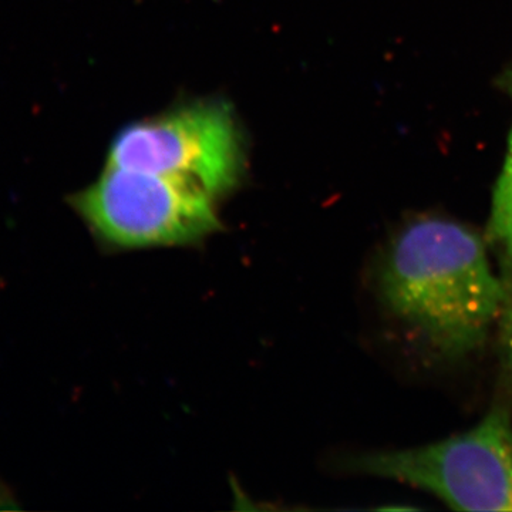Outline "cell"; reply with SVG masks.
<instances>
[{"label":"cell","instance_id":"1","mask_svg":"<svg viewBox=\"0 0 512 512\" xmlns=\"http://www.w3.org/2000/svg\"><path fill=\"white\" fill-rule=\"evenodd\" d=\"M377 288L387 311L447 359L483 345L507 295L480 235L440 217L417 218L400 229L380 265Z\"/></svg>","mask_w":512,"mask_h":512},{"label":"cell","instance_id":"2","mask_svg":"<svg viewBox=\"0 0 512 512\" xmlns=\"http://www.w3.org/2000/svg\"><path fill=\"white\" fill-rule=\"evenodd\" d=\"M349 467L412 485L460 511H512V421L491 410L473 429L426 446L375 451Z\"/></svg>","mask_w":512,"mask_h":512},{"label":"cell","instance_id":"3","mask_svg":"<svg viewBox=\"0 0 512 512\" xmlns=\"http://www.w3.org/2000/svg\"><path fill=\"white\" fill-rule=\"evenodd\" d=\"M214 201L180 178L109 164L93 184L69 198L94 237L123 249L201 241L220 228Z\"/></svg>","mask_w":512,"mask_h":512},{"label":"cell","instance_id":"4","mask_svg":"<svg viewBox=\"0 0 512 512\" xmlns=\"http://www.w3.org/2000/svg\"><path fill=\"white\" fill-rule=\"evenodd\" d=\"M107 164L180 178L218 198L241 181L244 144L228 104L191 103L128 124L114 138Z\"/></svg>","mask_w":512,"mask_h":512},{"label":"cell","instance_id":"5","mask_svg":"<svg viewBox=\"0 0 512 512\" xmlns=\"http://www.w3.org/2000/svg\"><path fill=\"white\" fill-rule=\"evenodd\" d=\"M488 238L500 252L507 275H512V128L503 170L495 185Z\"/></svg>","mask_w":512,"mask_h":512},{"label":"cell","instance_id":"6","mask_svg":"<svg viewBox=\"0 0 512 512\" xmlns=\"http://www.w3.org/2000/svg\"><path fill=\"white\" fill-rule=\"evenodd\" d=\"M505 284H507V295H505L504 308L498 320V326H500L501 348H503L505 363L512 375V275H507Z\"/></svg>","mask_w":512,"mask_h":512}]
</instances>
